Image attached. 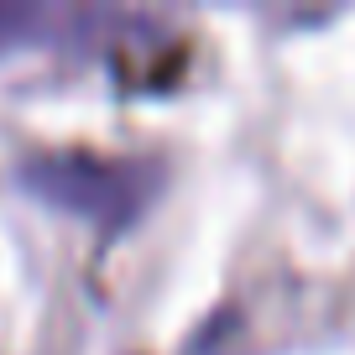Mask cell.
I'll return each instance as SVG.
<instances>
[{
	"mask_svg": "<svg viewBox=\"0 0 355 355\" xmlns=\"http://www.w3.org/2000/svg\"><path fill=\"white\" fill-rule=\"evenodd\" d=\"M68 16L47 11V6H21V0H0V53H16V47H32L42 37H53Z\"/></svg>",
	"mask_w": 355,
	"mask_h": 355,
	"instance_id": "obj_2",
	"label": "cell"
},
{
	"mask_svg": "<svg viewBox=\"0 0 355 355\" xmlns=\"http://www.w3.org/2000/svg\"><path fill=\"white\" fill-rule=\"evenodd\" d=\"M21 183L42 204L63 214H78L94 230H125L141 220V209L157 193V167L131 157H100V152H37L21 162Z\"/></svg>",
	"mask_w": 355,
	"mask_h": 355,
	"instance_id": "obj_1",
	"label": "cell"
}]
</instances>
